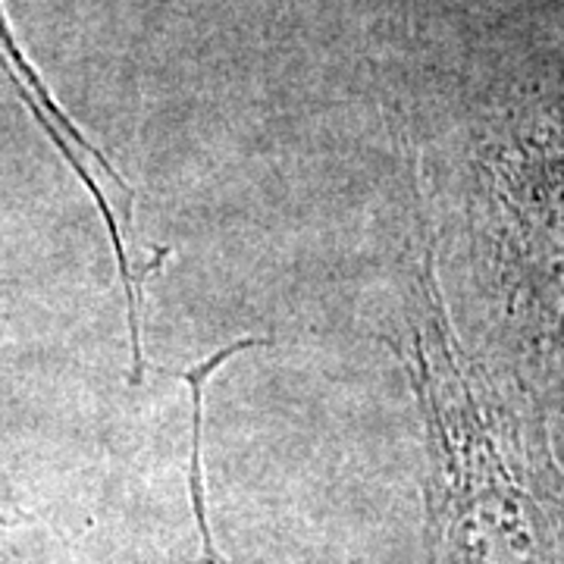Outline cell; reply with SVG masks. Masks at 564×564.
Segmentation results:
<instances>
[{
	"label": "cell",
	"instance_id": "obj_1",
	"mask_svg": "<svg viewBox=\"0 0 564 564\" xmlns=\"http://www.w3.org/2000/svg\"><path fill=\"white\" fill-rule=\"evenodd\" d=\"M389 345L426 433L430 564H564V470L545 423L458 345L430 245L411 263Z\"/></svg>",
	"mask_w": 564,
	"mask_h": 564
},
{
	"label": "cell",
	"instance_id": "obj_2",
	"mask_svg": "<svg viewBox=\"0 0 564 564\" xmlns=\"http://www.w3.org/2000/svg\"><path fill=\"white\" fill-rule=\"evenodd\" d=\"M470 210L508 355L530 392L564 408V110L486 141Z\"/></svg>",
	"mask_w": 564,
	"mask_h": 564
},
{
	"label": "cell",
	"instance_id": "obj_3",
	"mask_svg": "<svg viewBox=\"0 0 564 564\" xmlns=\"http://www.w3.org/2000/svg\"><path fill=\"white\" fill-rule=\"evenodd\" d=\"M0 88L10 91L25 107V113L39 122L44 139L54 144L63 163L73 170V176L85 185L91 202L101 214L110 251L117 261L122 285V304H126V323H129V345H132V370L129 383L141 386L144 380V339H141V323H144V295L148 282L161 273L166 261L173 258V245L144 242L135 226V192L122 180L120 170L110 163L101 148H95L85 139L61 101L51 95L47 82L25 57L13 25L7 20L3 0H0Z\"/></svg>",
	"mask_w": 564,
	"mask_h": 564
},
{
	"label": "cell",
	"instance_id": "obj_4",
	"mask_svg": "<svg viewBox=\"0 0 564 564\" xmlns=\"http://www.w3.org/2000/svg\"><path fill=\"white\" fill-rule=\"evenodd\" d=\"M270 339H254L245 336L236 343L217 348L210 358H204L188 370H166L161 367V373L176 377L182 383L192 389V464H188V496H192V511H195V527H198V540H202V558L204 564H223L217 543H214V530H210V518H207V484H204V395H207V383L210 377L220 370L223 364L242 351H254V348H270Z\"/></svg>",
	"mask_w": 564,
	"mask_h": 564
}]
</instances>
